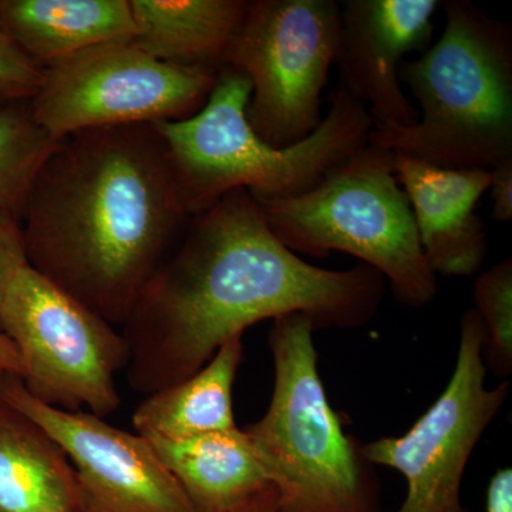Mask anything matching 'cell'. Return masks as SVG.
<instances>
[{
    "mask_svg": "<svg viewBox=\"0 0 512 512\" xmlns=\"http://www.w3.org/2000/svg\"><path fill=\"white\" fill-rule=\"evenodd\" d=\"M0 397L63 448L87 512H197L146 437L117 429L96 414L46 406L8 373L0 380Z\"/></svg>",
    "mask_w": 512,
    "mask_h": 512,
    "instance_id": "8fae6325",
    "label": "cell"
},
{
    "mask_svg": "<svg viewBox=\"0 0 512 512\" xmlns=\"http://www.w3.org/2000/svg\"><path fill=\"white\" fill-rule=\"evenodd\" d=\"M315 326L299 313L274 320L275 382L248 439L278 494V512H379L362 444L345 433L319 376Z\"/></svg>",
    "mask_w": 512,
    "mask_h": 512,
    "instance_id": "5b68a950",
    "label": "cell"
},
{
    "mask_svg": "<svg viewBox=\"0 0 512 512\" xmlns=\"http://www.w3.org/2000/svg\"><path fill=\"white\" fill-rule=\"evenodd\" d=\"M474 311L484 326V363L500 379L512 373V259L505 258L478 276Z\"/></svg>",
    "mask_w": 512,
    "mask_h": 512,
    "instance_id": "ffe728a7",
    "label": "cell"
},
{
    "mask_svg": "<svg viewBox=\"0 0 512 512\" xmlns=\"http://www.w3.org/2000/svg\"><path fill=\"white\" fill-rule=\"evenodd\" d=\"M59 143L39 126L29 101L0 104V210L20 221L37 175Z\"/></svg>",
    "mask_w": 512,
    "mask_h": 512,
    "instance_id": "d6986e66",
    "label": "cell"
},
{
    "mask_svg": "<svg viewBox=\"0 0 512 512\" xmlns=\"http://www.w3.org/2000/svg\"><path fill=\"white\" fill-rule=\"evenodd\" d=\"M339 25L340 6L333 0L247 3L221 69L248 77V123L269 146H295L322 123V92L335 60Z\"/></svg>",
    "mask_w": 512,
    "mask_h": 512,
    "instance_id": "52a82bcc",
    "label": "cell"
},
{
    "mask_svg": "<svg viewBox=\"0 0 512 512\" xmlns=\"http://www.w3.org/2000/svg\"><path fill=\"white\" fill-rule=\"evenodd\" d=\"M487 512H512V470L501 468L491 477L485 498Z\"/></svg>",
    "mask_w": 512,
    "mask_h": 512,
    "instance_id": "cb8c5ba5",
    "label": "cell"
},
{
    "mask_svg": "<svg viewBox=\"0 0 512 512\" xmlns=\"http://www.w3.org/2000/svg\"><path fill=\"white\" fill-rule=\"evenodd\" d=\"M5 375H6V373H5V372H3V370H0V380H2V379H3V376H5Z\"/></svg>",
    "mask_w": 512,
    "mask_h": 512,
    "instance_id": "4316f807",
    "label": "cell"
},
{
    "mask_svg": "<svg viewBox=\"0 0 512 512\" xmlns=\"http://www.w3.org/2000/svg\"><path fill=\"white\" fill-rule=\"evenodd\" d=\"M440 6L437 0H346L340 6L333 60L338 84L365 104L372 130H404L419 121L400 83V66L407 53L429 46Z\"/></svg>",
    "mask_w": 512,
    "mask_h": 512,
    "instance_id": "7c38bea8",
    "label": "cell"
},
{
    "mask_svg": "<svg viewBox=\"0 0 512 512\" xmlns=\"http://www.w3.org/2000/svg\"><path fill=\"white\" fill-rule=\"evenodd\" d=\"M28 266L22 225L18 218L0 210V302L20 269Z\"/></svg>",
    "mask_w": 512,
    "mask_h": 512,
    "instance_id": "7402d4cb",
    "label": "cell"
},
{
    "mask_svg": "<svg viewBox=\"0 0 512 512\" xmlns=\"http://www.w3.org/2000/svg\"><path fill=\"white\" fill-rule=\"evenodd\" d=\"M386 281L365 264L319 268L286 248L247 188L192 217L123 325L127 382L150 394L183 382L235 336L265 319L299 315L315 329L369 325Z\"/></svg>",
    "mask_w": 512,
    "mask_h": 512,
    "instance_id": "6da1fadb",
    "label": "cell"
},
{
    "mask_svg": "<svg viewBox=\"0 0 512 512\" xmlns=\"http://www.w3.org/2000/svg\"><path fill=\"white\" fill-rule=\"evenodd\" d=\"M441 8L439 42L400 66L419 121L372 130L369 144L437 167L491 171L512 158V26L468 0Z\"/></svg>",
    "mask_w": 512,
    "mask_h": 512,
    "instance_id": "277c9868",
    "label": "cell"
},
{
    "mask_svg": "<svg viewBox=\"0 0 512 512\" xmlns=\"http://www.w3.org/2000/svg\"><path fill=\"white\" fill-rule=\"evenodd\" d=\"M42 79L43 70L0 29V104L29 101Z\"/></svg>",
    "mask_w": 512,
    "mask_h": 512,
    "instance_id": "44dd1931",
    "label": "cell"
},
{
    "mask_svg": "<svg viewBox=\"0 0 512 512\" xmlns=\"http://www.w3.org/2000/svg\"><path fill=\"white\" fill-rule=\"evenodd\" d=\"M190 220L156 124H136L60 140L20 225L30 268L123 326Z\"/></svg>",
    "mask_w": 512,
    "mask_h": 512,
    "instance_id": "7a4b0ae2",
    "label": "cell"
},
{
    "mask_svg": "<svg viewBox=\"0 0 512 512\" xmlns=\"http://www.w3.org/2000/svg\"><path fill=\"white\" fill-rule=\"evenodd\" d=\"M242 357L244 342L235 336L197 373L147 396L133 414L137 434L185 439L238 429L232 393Z\"/></svg>",
    "mask_w": 512,
    "mask_h": 512,
    "instance_id": "ac0fdd59",
    "label": "cell"
},
{
    "mask_svg": "<svg viewBox=\"0 0 512 512\" xmlns=\"http://www.w3.org/2000/svg\"><path fill=\"white\" fill-rule=\"evenodd\" d=\"M0 332L22 360L23 386L40 403L106 417L119 409L116 375L126 370L121 333L30 266L0 302Z\"/></svg>",
    "mask_w": 512,
    "mask_h": 512,
    "instance_id": "ba28073f",
    "label": "cell"
},
{
    "mask_svg": "<svg viewBox=\"0 0 512 512\" xmlns=\"http://www.w3.org/2000/svg\"><path fill=\"white\" fill-rule=\"evenodd\" d=\"M197 512H225L269 487L242 429L185 439L146 437Z\"/></svg>",
    "mask_w": 512,
    "mask_h": 512,
    "instance_id": "2e32d148",
    "label": "cell"
},
{
    "mask_svg": "<svg viewBox=\"0 0 512 512\" xmlns=\"http://www.w3.org/2000/svg\"><path fill=\"white\" fill-rule=\"evenodd\" d=\"M275 237L295 254L345 252L383 276L394 298L410 308L439 293L409 198L394 173V153L367 143L295 197H255Z\"/></svg>",
    "mask_w": 512,
    "mask_h": 512,
    "instance_id": "8992f818",
    "label": "cell"
},
{
    "mask_svg": "<svg viewBox=\"0 0 512 512\" xmlns=\"http://www.w3.org/2000/svg\"><path fill=\"white\" fill-rule=\"evenodd\" d=\"M217 80L212 67L161 62L119 40L43 69L29 106L39 126L63 140L89 128L187 119L207 103Z\"/></svg>",
    "mask_w": 512,
    "mask_h": 512,
    "instance_id": "9c48e42d",
    "label": "cell"
},
{
    "mask_svg": "<svg viewBox=\"0 0 512 512\" xmlns=\"http://www.w3.org/2000/svg\"><path fill=\"white\" fill-rule=\"evenodd\" d=\"M394 173L409 198L431 271L457 278L477 274L488 241L476 207L490 188V171L437 167L394 153Z\"/></svg>",
    "mask_w": 512,
    "mask_h": 512,
    "instance_id": "4fadbf2b",
    "label": "cell"
},
{
    "mask_svg": "<svg viewBox=\"0 0 512 512\" xmlns=\"http://www.w3.org/2000/svg\"><path fill=\"white\" fill-rule=\"evenodd\" d=\"M251 92L247 76L221 69L202 109L187 119L156 123L190 217L239 188L264 198L305 194L369 143L373 121L365 104L340 84L319 127L288 148L269 146L252 130Z\"/></svg>",
    "mask_w": 512,
    "mask_h": 512,
    "instance_id": "3957f363",
    "label": "cell"
},
{
    "mask_svg": "<svg viewBox=\"0 0 512 512\" xmlns=\"http://www.w3.org/2000/svg\"><path fill=\"white\" fill-rule=\"evenodd\" d=\"M225 512H278V494L272 485Z\"/></svg>",
    "mask_w": 512,
    "mask_h": 512,
    "instance_id": "d4e9b609",
    "label": "cell"
},
{
    "mask_svg": "<svg viewBox=\"0 0 512 512\" xmlns=\"http://www.w3.org/2000/svg\"><path fill=\"white\" fill-rule=\"evenodd\" d=\"M0 512H87L79 478L63 448L2 397Z\"/></svg>",
    "mask_w": 512,
    "mask_h": 512,
    "instance_id": "9a60e30c",
    "label": "cell"
},
{
    "mask_svg": "<svg viewBox=\"0 0 512 512\" xmlns=\"http://www.w3.org/2000/svg\"><path fill=\"white\" fill-rule=\"evenodd\" d=\"M0 370L8 375L22 376V360L18 350L2 332H0Z\"/></svg>",
    "mask_w": 512,
    "mask_h": 512,
    "instance_id": "484cf974",
    "label": "cell"
},
{
    "mask_svg": "<svg viewBox=\"0 0 512 512\" xmlns=\"http://www.w3.org/2000/svg\"><path fill=\"white\" fill-rule=\"evenodd\" d=\"M244 0H130L131 42L161 62L220 72L247 10Z\"/></svg>",
    "mask_w": 512,
    "mask_h": 512,
    "instance_id": "e0dca14e",
    "label": "cell"
},
{
    "mask_svg": "<svg viewBox=\"0 0 512 512\" xmlns=\"http://www.w3.org/2000/svg\"><path fill=\"white\" fill-rule=\"evenodd\" d=\"M483 349V322L467 309L456 367L439 399L403 436L362 444L372 466L392 468L406 480V498L396 512H467L461 484L468 461L510 394V382L485 386Z\"/></svg>",
    "mask_w": 512,
    "mask_h": 512,
    "instance_id": "30bf717a",
    "label": "cell"
},
{
    "mask_svg": "<svg viewBox=\"0 0 512 512\" xmlns=\"http://www.w3.org/2000/svg\"><path fill=\"white\" fill-rule=\"evenodd\" d=\"M493 211L491 217L497 222L512 221V158L490 171Z\"/></svg>",
    "mask_w": 512,
    "mask_h": 512,
    "instance_id": "603a6c76",
    "label": "cell"
},
{
    "mask_svg": "<svg viewBox=\"0 0 512 512\" xmlns=\"http://www.w3.org/2000/svg\"><path fill=\"white\" fill-rule=\"evenodd\" d=\"M0 29L40 69L104 45L131 40L130 0H0Z\"/></svg>",
    "mask_w": 512,
    "mask_h": 512,
    "instance_id": "5bb4252c",
    "label": "cell"
}]
</instances>
